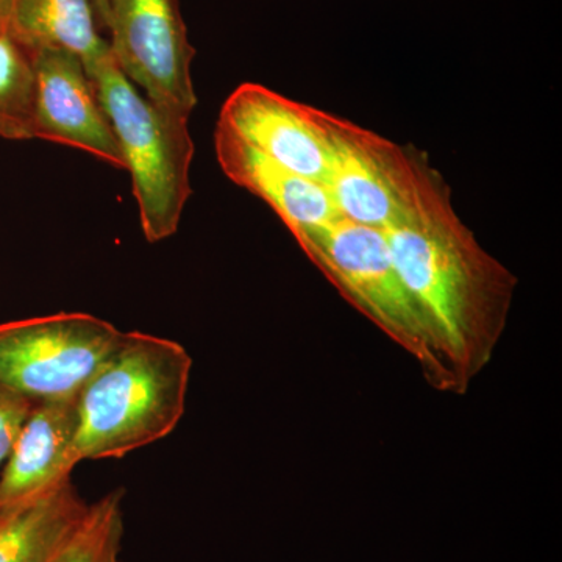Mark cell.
<instances>
[{"instance_id": "16", "label": "cell", "mask_w": 562, "mask_h": 562, "mask_svg": "<svg viewBox=\"0 0 562 562\" xmlns=\"http://www.w3.org/2000/svg\"><path fill=\"white\" fill-rule=\"evenodd\" d=\"M35 403L0 392V468L9 460L22 425L31 414Z\"/></svg>"}, {"instance_id": "12", "label": "cell", "mask_w": 562, "mask_h": 562, "mask_svg": "<svg viewBox=\"0 0 562 562\" xmlns=\"http://www.w3.org/2000/svg\"><path fill=\"white\" fill-rule=\"evenodd\" d=\"M98 22L91 0H10L7 33L31 55L49 49L77 55L90 76L111 54Z\"/></svg>"}, {"instance_id": "3", "label": "cell", "mask_w": 562, "mask_h": 562, "mask_svg": "<svg viewBox=\"0 0 562 562\" xmlns=\"http://www.w3.org/2000/svg\"><path fill=\"white\" fill-rule=\"evenodd\" d=\"M294 239L347 302L419 362L432 387L460 394L427 317L395 269L383 231L338 217Z\"/></svg>"}, {"instance_id": "7", "label": "cell", "mask_w": 562, "mask_h": 562, "mask_svg": "<svg viewBox=\"0 0 562 562\" xmlns=\"http://www.w3.org/2000/svg\"><path fill=\"white\" fill-rule=\"evenodd\" d=\"M111 54L132 83L160 109L190 120L198 105L194 47L177 0H111Z\"/></svg>"}, {"instance_id": "10", "label": "cell", "mask_w": 562, "mask_h": 562, "mask_svg": "<svg viewBox=\"0 0 562 562\" xmlns=\"http://www.w3.org/2000/svg\"><path fill=\"white\" fill-rule=\"evenodd\" d=\"M77 431L79 395L33 405L0 473V517L70 479Z\"/></svg>"}, {"instance_id": "8", "label": "cell", "mask_w": 562, "mask_h": 562, "mask_svg": "<svg viewBox=\"0 0 562 562\" xmlns=\"http://www.w3.org/2000/svg\"><path fill=\"white\" fill-rule=\"evenodd\" d=\"M217 124L283 168L325 183L328 144L321 110L262 85L244 83L228 95Z\"/></svg>"}, {"instance_id": "2", "label": "cell", "mask_w": 562, "mask_h": 562, "mask_svg": "<svg viewBox=\"0 0 562 562\" xmlns=\"http://www.w3.org/2000/svg\"><path fill=\"white\" fill-rule=\"evenodd\" d=\"M192 360L181 344L122 331L79 394L76 465L122 458L171 435L187 406Z\"/></svg>"}, {"instance_id": "9", "label": "cell", "mask_w": 562, "mask_h": 562, "mask_svg": "<svg viewBox=\"0 0 562 562\" xmlns=\"http://www.w3.org/2000/svg\"><path fill=\"white\" fill-rule=\"evenodd\" d=\"M35 69L33 136L88 151L114 168L124 157L83 63L66 50L32 55Z\"/></svg>"}, {"instance_id": "14", "label": "cell", "mask_w": 562, "mask_h": 562, "mask_svg": "<svg viewBox=\"0 0 562 562\" xmlns=\"http://www.w3.org/2000/svg\"><path fill=\"white\" fill-rule=\"evenodd\" d=\"M125 491L117 487L90 503L68 538L47 562H121Z\"/></svg>"}, {"instance_id": "13", "label": "cell", "mask_w": 562, "mask_h": 562, "mask_svg": "<svg viewBox=\"0 0 562 562\" xmlns=\"http://www.w3.org/2000/svg\"><path fill=\"white\" fill-rule=\"evenodd\" d=\"M90 503L66 480L35 502L0 517V562H47Z\"/></svg>"}, {"instance_id": "17", "label": "cell", "mask_w": 562, "mask_h": 562, "mask_svg": "<svg viewBox=\"0 0 562 562\" xmlns=\"http://www.w3.org/2000/svg\"><path fill=\"white\" fill-rule=\"evenodd\" d=\"M99 24L109 27L111 0H91Z\"/></svg>"}, {"instance_id": "5", "label": "cell", "mask_w": 562, "mask_h": 562, "mask_svg": "<svg viewBox=\"0 0 562 562\" xmlns=\"http://www.w3.org/2000/svg\"><path fill=\"white\" fill-rule=\"evenodd\" d=\"M121 336L85 313L0 324V392L32 403L76 397Z\"/></svg>"}, {"instance_id": "18", "label": "cell", "mask_w": 562, "mask_h": 562, "mask_svg": "<svg viewBox=\"0 0 562 562\" xmlns=\"http://www.w3.org/2000/svg\"><path fill=\"white\" fill-rule=\"evenodd\" d=\"M10 0H0V35L9 29Z\"/></svg>"}, {"instance_id": "6", "label": "cell", "mask_w": 562, "mask_h": 562, "mask_svg": "<svg viewBox=\"0 0 562 562\" xmlns=\"http://www.w3.org/2000/svg\"><path fill=\"white\" fill-rule=\"evenodd\" d=\"M321 121L328 144L324 187L339 217L386 231L412 205L425 158L322 110Z\"/></svg>"}, {"instance_id": "11", "label": "cell", "mask_w": 562, "mask_h": 562, "mask_svg": "<svg viewBox=\"0 0 562 562\" xmlns=\"http://www.w3.org/2000/svg\"><path fill=\"white\" fill-rule=\"evenodd\" d=\"M214 149L225 176L268 203L294 238L338 220L324 184L283 168L224 125L217 124Z\"/></svg>"}, {"instance_id": "15", "label": "cell", "mask_w": 562, "mask_h": 562, "mask_svg": "<svg viewBox=\"0 0 562 562\" xmlns=\"http://www.w3.org/2000/svg\"><path fill=\"white\" fill-rule=\"evenodd\" d=\"M35 69L32 55L9 33L0 35V138L33 139Z\"/></svg>"}, {"instance_id": "4", "label": "cell", "mask_w": 562, "mask_h": 562, "mask_svg": "<svg viewBox=\"0 0 562 562\" xmlns=\"http://www.w3.org/2000/svg\"><path fill=\"white\" fill-rule=\"evenodd\" d=\"M90 77L120 143L125 171L131 172L144 236L149 243L171 238L192 192L190 120L139 94L113 54Z\"/></svg>"}, {"instance_id": "1", "label": "cell", "mask_w": 562, "mask_h": 562, "mask_svg": "<svg viewBox=\"0 0 562 562\" xmlns=\"http://www.w3.org/2000/svg\"><path fill=\"white\" fill-rule=\"evenodd\" d=\"M383 232L398 276L427 317L458 392H464L501 341L516 277L476 241L427 160L412 205Z\"/></svg>"}]
</instances>
